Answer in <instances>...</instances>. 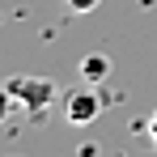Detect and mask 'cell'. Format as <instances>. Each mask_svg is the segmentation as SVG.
<instances>
[{
	"label": "cell",
	"mask_w": 157,
	"mask_h": 157,
	"mask_svg": "<svg viewBox=\"0 0 157 157\" xmlns=\"http://www.w3.org/2000/svg\"><path fill=\"white\" fill-rule=\"evenodd\" d=\"M13 98H17V106L21 110H30L34 119L51 106V98H55V85H51V77H34V72H17V77H9V85H4Z\"/></svg>",
	"instance_id": "cell-1"
},
{
	"label": "cell",
	"mask_w": 157,
	"mask_h": 157,
	"mask_svg": "<svg viewBox=\"0 0 157 157\" xmlns=\"http://www.w3.org/2000/svg\"><path fill=\"white\" fill-rule=\"evenodd\" d=\"M102 115V94H94V89H72L68 98H64V119L72 123V128H85V123H94Z\"/></svg>",
	"instance_id": "cell-2"
},
{
	"label": "cell",
	"mask_w": 157,
	"mask_h": 157,
	"mask_svg": "<svg viewBox=\"0 0 157 157\" xmlns=\"http://www.w3.org/2000/svg\"><path fill=\"white\" fill-rule=\"evenodd\" d=\"M106 72H110L106 55H85V59H81V77H85V85H98V81H106Z\"/></svg>",
	"instance_id": "cell-3"
},
{
	"label": "cell",
	"mask_w": 157,
	"mask_h": 157,
	"mask_svg": "<svg viewBox=\"0 0 157 157\" xmlns=\"http://www.w3.org/2000/svg\"><path fill=\"white\" fill-rule=\"evenodd\" d=\"M13 102H17V98H13V94H9V89L0 85V123L9 119V110H13Z\"/></svg>",
	"instance_id": "cell-4"
},
{
	"label": "cell",
	"mask_w": 157,
	"mask_h": 157,
	"mask_svg": "<svg viewBox=\"0 0 157 157\" xmlns=\"http://www.w3.org/2000/svg\"><path fill=\"white\" fill-rule=\"evenodd\" d=\"M68 9H72V13H94L98 0H68Z\"/></svg>",
	"instance_id": "cell-5"
},
{
	"label": "cell",
	"mask_w": 157,
	"mask_h": 157,
	"mask_svg": "<svg viewBox=\"0 0 157 157\" xmlns=\"http://www.w3.org/2000/svg\"><path fill=\"white\" fill-rule=\"evenodd\" d=\"M149 136H153V144H157V110L149 115Z\"/></svg>",
	"instance_id": "cell-6"
}]
</instances>
